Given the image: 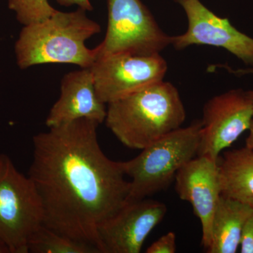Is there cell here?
<instances>
[{
    "instance_id": "obj_21",
    "label": "cell",
    "mask_w": 253,
    "mask_h": 253,
    "mask_svg": "<svg viewBox=\"0 0 253 253\" xmlns=\"http://www.w3.org/2000/svg\"><path fill=\"white\" fill-rule=\"evenodd\" d=\"M249 134L246 140V145L253 149V120L249 129Z\"/></svg>"
},
{
    "instance_id": "obj_22",
    "label": "cell",
    "mask_w": 253,
    "mask_h": 253,
    "mask_svg": "<svg viewBox=\"0 0 253 253\" xmlns=\"http://www.w3.org/2000/svg\"><path fill=\"white\" fill-rule=\"evenodd\" d=\"M9 249L1 241H0V253H9Z\"/></svg>"
},
{
    "instance_id": "obj_11",
    "label": "cell",
    "mask_w": 253,
    "mask_h": 253,
    "mask_svg": "<svg viewBox=\"0 0 253 253\" xmlns=\"http://www.w3.org/2000/svg\"><path fill=\"white\" fill-rule=\"evenodd\" d=\"M174 181L179 199L191 205L201 221V244L207 250L211 245L213 217L221 196L218 161L197 156L178 171Z\"/></svg>"
},
{
    "instance_id": "obj_19",
    "label": "cell",
    "mask_w": 253,
    "mask_h": 253,
    "mask_svg": "<svg viewBox=\"0 0 253 253\" xmlns=\"http://www.w3.org/2000/svg\"><path fill=\"white\" fill-rule=\"evenodd\" d=\"M56 1L61 6H67V7L76 5L78 8H81L86 11L93 10V6L90 2V0H56Z\"/></svg>"
},
{
    "instance_id": "obj_10",
    "label": "cell",
    "mask_w": 253,
    "mask_h": 253,
    "mask_svg": "<svg viewBox=\"0 0 253 253\" xmlns=\"http://www.w3.org/2000/svg\"><path fill=\"white\" fill-rule=\"evenodd\" d=\"M166 205L146 199L126 203L98 226L101 253H139L144 241L164 219Z\"/></svg>"
},
{
    "instance_id": "obj_8",
    "label": "cell",
    "mask_w": 253,
    "mask_h": 253,
    "mask_svg": "<svg viewBox=\"0 0 253 253\" xmlns=\"http://www.w3.org/2000/svg\"><path fill=\"white\" fill-rule=\"evenodd\" d=\"M253 120L252 104L247 91L231 89L213 96L203 109L198 156L218 161L223 150L249 130Z\"/></svg>"
},
{
    "instance_id": "obj_20",
    "label": "cell",
    "mask_w": 253,
    "mask_h": 253,
    "mask_svg": "<svg viewBox=\"0 0 253 253\" xmlns=\"http://www.w3.org/2000/svg\"><path fill=\"white\" fill-rule=\"evenodd\" d=\"M218 67L223 68L226 69L229 73L234 75L236 76H244L247 75H253V68L249 67L248 68H239V69H234L229 67L227 65H217Z\"/></svg>"
},
{
    "instance_id": "obj_12",
    "label": "cell",
    "mask_w": 253,
    "mask_h": 253,
    "mask_svg": "<svg viewBox=\"0 0 253 253\" xmlns=\"http://www.w3.org/2000/svg\"><path fill=\"white\" fill-rule=\"evenodd\" d=\"M107 107L99 99L94 87L90 68H80L63 76L57 101L46 118L48 128L80 119L101 124L106 119Z\"/></svg>"
},
{
    "instance_id": "obj_16",
    "label": "cell",
    "mask_w": 253,
    "mask_h": 253,
    "mask_svg": "<svg viewBox=\"0 0 253 253\" xmlns=\"http://www.w3.org/2000/svg\"><path fill=\"white\" fill-rule=\"evenodd\" d=\"M9 9L23 26L41 22L56 12L48 0H8Z\"/></svg>"
},
{
    "instance_id": "obj_7",
    "label": "cell",
    "mask_w": 253,
    "mask_h": 253,
    "mask_svg": "<svg viewBox=\"0 0 253 253\" xmlns=\"http://www.w3.org/2000/svg\"><path fill=\"white\" fill-rule=\"evenodd\" d=\"M98 97L108 105L164 80L168 63L161 54L99 58L90 68Z\"/></svg>"
},
{
    "instance_id": "obj_4",
    "label": "cell",
    "mask_w": 253,
    "mask_h": 253,
    "mask_svg": "<svg viewBox=\"0 0 253 253\" xmlns=\"http://www.w3.org/2000/svg\"><path fill=\"white\" fill-rule=\"evenodd\" d=\"M201 120L180 127L141 150L132 159L123 161L125 174L130 178L126 203L146 199L166 190L176 173L198 156Z\"/></svg>"
},
{
    "instance_id": "obj_9",
    "label": "cell",
    "mask_w": 253,
    "mask_h": 253,
    "mask_svg": "<svg viewBox=\"0 0 253 253\" xmlns=\"http://www.w3.org/2000/svg\"><path fill=\"white\" fill-rule=\"evenodd\" d=\"M180 5L188 20L187 31L172 36L171 45L182 50L193 45L222 48L253 68V38L239 31L227 18L211 11L201 0H174Z\"/></svg>"
},
{
    "instance_id": "obj_15",
    "label": "cell",
    "mask_w": 253,
    "mask_h": 253,
    "mask_svg": "<svg viewBox=\"0 0 253 253\" xmlns=\"http://www.w3.org/2000/svg\"><path fill=\"white\" fill-rule=\"evenodd\" d=\"M29 253H101L94 245L71 239L44 224L32 236Z\"/></svg>"
},
{
    "instance_id": "obj_17",
    "label": "cell",
    "mask_w": 253,
    "mask_h": 253,
    "mask_svg": "<svg viewBox=\"0 0 253 253\" xmlns=\"http://www.w3.org/2000/svg\"><path fill=\"white\" fill-rule=\"evenodd\" d=\"M176 234L169 231L150 245L146 252L147 253H174L176 251Z\"/></svg>"
},
{
    "instance_id": "obj_1",
    "label": "cell",
    "mask_w": 253,
    "mask_h": 253,
    "mask_svg": "<svg viewBox=\"0 0 253 253\" xmlns=\"http://www.w3.org/2000/svg\"><path fill=\"white\" fill-rule=\"evenodd\" d=\"M99 126L80 119L33 136L28 176L41 197L44 225L100 251L98 226L126 204L129 181L123 161L101 149Z\"/></svg>"
},
{
    "instance_id": "obj_2",
    "label": "cell",
    "mask_w": 253,
    "mask_h": 253,
    "mask_svg": "<svg viewBox=\"0 0 253 253\" xmlns=\"http://www.w3.org/2000/svg\"><path fill=\"white\" fill-rule=\"evenodd\" d=\"M107 106L106 126L131 149L142 150L179 129L186 118L179 91L164 80Z\"/></svg>"
},
{
    "instance_id": "obj_18",
    "label": "cell",
    "mask_w": 253,
    "mask_h": 253,
    "mask_svg": "<svg viewBox=\"0 0 253 253\" xmlns=\"http://www.w3.org/2000/svg\"><path fill=\"white\" fill-rule=\"evenodd\" d=\"M240 251L241 253H253V212L245 224Z\"/></svg>"
},
{
    "instance_id": "obj_14",
    "label": "cell",
    "mask_w": 253,
    "mask_h": 253,
    "mask_svg": "<svg viewBox=\"0 0 253 253\" xmlns=\"http://www.w3.org/2000/svg\"><path fill=\"white\" fill-rule=\"evenodd\" d=\"M253 212V208L221 195L212 219L207 252L237 253L245 224Z\"/></svg>"
},
{
    "instance_id": "obj_13",
    "label": "cell",
    "mask_w": 253,
    "mask_h": 253,
    "mask_svg": "<svg viewBox=\"0 0 253 253\" xmlns=\"http://www.w3.org/2000/svg\"><path fill=\"white\" fill-rule=\"evenodd\" d=\"M221 195L253 208V149L246 145L218 160Z\"/></svg>"
},
{
    "instance_id": "obj_6",
    "label": "cell",
    "mask_w": 253,
    "mask_h": 253,
    "mask_svg": "<svg viewBox=\"0 0 253 253\" xmlns=\"http://www.w3.org/2000/svg\"><path fill=\"white\" fill-rule=\"evenodd\" d=\"M107 28L95 47L96 59L117 54H161L171 45L172 36L163 31L141 0H107Z\"/></svg>"
},
{
    "instance_id": "obj_3",
    "label": "cell",
    "mask_w": 253,
    "mask_h": 253,
    "mask_svg": "<svg viewBox=\"0 0 253 253\" xmlns=\"http://www.w3.org/2000/svg\"><path fill=\"white\" fill-rule=\"evenodd\" d=\"M86 11L81 8L71 12L56 10L44 21L23 26L14 46L18 67L65 63L91 68L96 51L88 48L86 42L101 28Z\"/></svg>"
},
{
    "instance_id": "obj_23",
    "label": "cell",
    "mask_w": 253,
    "mask_h": 253,
    "mask_svg": "<svg viewBox=\"0 0 253 253\" xmlns=\"http://www.w3.org/2000/svg\"><path fill=\"white\" fill-rule=\"evenodd\" d=\"M248 95H249L250 99L251 101V104H252L253 107V89L252 90L247 91Z\"/></svg>"
},
{
    "instance_id": "obj_5",
    "label": "cell",
    "mask_w": 253,
    "mask_h": 253,
    "mask_svg": "<svg viewBox=\"0 0 253 253\" xmlns=\"http://www.w3.org/2000/svg\"><path fill=\"white\" fill-rule=\"evenodd\" d=\"M44 224V210L30 176L0 154V241L9 253H29L32 236Z\"/></svg>"
}]
</instances>
